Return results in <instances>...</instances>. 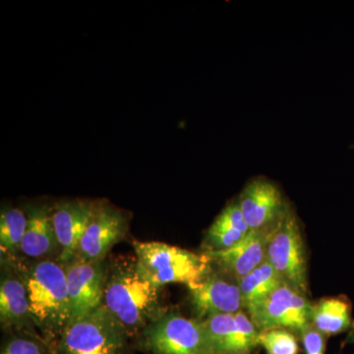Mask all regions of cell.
<instances>
[{"mask_svg": "<svg viewBox=\"0 0 354 354\" xmlns=\"http://www.w3.org/2000/svg\"><path fill=\"white\" fill-rule=\"evenodd\" d=\"M15 267L27 290L35 326L41 337L57 348L71 323L66 268L58 260H32L23 256L1 255Z\"/></svg>", "mask_w": 354, "mask_h": 354, "instance_id": "cell-1", "label": "cell"}, {"mask_svg": "<svg viewBox=\"0 0 354 354\" xmlns=\"http://www.w3.org/2000/svg\"><path fill=\"white\" fill-rule=\"evenodd\" d=\"M160 290L142 269L136 256H120L106 267L102 305L122 326L129 339H136L165 311L160 305Z\"/></svg>", "mask_w": 354, "mask_h": 354, "instance_id": "cell-2", "label": "cell"}, {"mask_svg": "<svg viewBox=\"0 0 354 354\" xmlns=\"http://www.w3.org/2000/svg\"><path fill=\"white\" fill-rule=\"evenodd\" d=\"M139 264L158 288L169 283H184L189 288L202 281L212 268L206 254L191 252L162 242L132 243Z\"/></svg>", "mask_w": 354, "mask_h": 354, "instance_id": "cell-3", "label": "cell"}, {"mask_svg": "<svg viewBox=\"0 0 354 354\" xmlns=\"http://www.w3.org/2000/svg\"><path fill=\"white\" fill-rule=\"evenodd\" d=\"M129 337L104 305L69 324L55 354H129Z\"/></svg>", "mask_w": 354, "mask_h": 354, "instance_id": "cell-4", "label": "cell"}, {"mask_svg": "<svg viewBox=\"0 0 354 354\" xmlns=\"http://www.w3.org/2000/svg\"><path fill=\"white\" fill-rule=\"evenodd\" d=\"M136 344L151 354H215L202 321L167 310L142 330Z\"/></svg>", "mask_w": 354, "mask_h": 354, "instance_id": "cell-5", "label": "cell"}, {"mask_svg": "<svg viewBox=\"0 0 354 354\" xmlns=\"http://www.w3.org/2000/svg\"><path fill=\"white\" fill-rule=\"evenodd\" d=\"M267 260L286 283L306 295V253L297 216L292 208L288 209L270 239Z\"/></svg>", "mask_w": 354, "mask_h": 354, "instance_id": "cell-6", "label": "cell"}, {"mask_svg": "<svg viewBox=\"0 0 354 354\" xmlns=\"http://www.w3.org/2000/svg\"><path fill=\"white\" fill-rule=\"evenodd\" d=\"M312 305L306 295L283 283L246 310L259 330L286 329L300 334L312 323Z\"/></svg>", "mask_w": 354, "mask_h": 354, "instance_id": "cell-7", "label": "cell"}, {"mask_svg": "<svg viewBox=\"0 0 354 354\" xmlns=\"http://www.w3.org/2000/svg\"><path fill=\"white\" fill-rule=\"evenodd\" d=\"M188 288L198 320L221 314H234L245 309L239 281L220 268H211L199 283Z\"/></svg>", "mask_w": 354, "mask_h": 354, "instance_id": "cell-8", "label": "cell"}, {"mask_svg": "<svg viewBox=\"0 0 354 354\" xmlns=\"http://www.w3.org/2000/svg\"><path fill=\"white\" fill-rule=\"evenodd\" d=\"M236 200L250 230L276 227L291 208L279 186L266 177L251 179Z\"/></svg>", "mask_w": 354, "mask_h": 354, "instance_id": "cell-9", "label": "cell"}, {"mask_svg": "<svg viewBox=\"0 0 354 354\" xmlns=\"http://www.w3.org/2000/svg\"><path fill=\"white\" fill-rule=\"evenodd\" d=\"M106 267V260L95 262L72 260L65 264L71 305V322L102 306Z\"/></svg>", "mask_w": 354, "mask_h": 354, "instance_id": "cell-10", "label": "cell"}, {"mask_svg": "<svg viewBox=\"0 0 354 354\" xmlns=\"http://www.w3.org/2000/svg\"><path fill=\"white\" fill-rule=\"evenodd\" d=\"M127 230L128 221L120 209L97 204L73 260L84 262L106 260L111 248L124 239Z\"/></svg>", "mask_w": 354, "mask_h": 354, "instance_id": "cell-11", "label": "cell"}, {"mask_svg": "<svg viewBox=\"0 0 354 354\" xmlns=\"http://www.w3.org/2000/svg\"><path fill=\"white\" fill-rule=\"evenodd\" d=\"M215 354L248 353L259 346L260 330L243 311L202 321Z\"/></svg>", "mask_w": 354, "mask_h": 354, "instance_id": "cell-12", "label": "cell"}, {"mask_svg": "<svg viewBox=\"0 0 354 354\" xmlns=\"http://www.w3.org/2000/svg\"><path fill=\"white\" fill-rule=\"evenodd\" d=\"M1 265L0 322L2 329L6 332L21 330L39 333L32 320L29 297L22 279L6 258H1Z\"/></svg>", "mask_w": 354, "mask_h": 354, "instance_id": "cell-13", "label": "cell"}, {"mask_svg": "<svg viewBox=\"0 0 354 354\" xmlns=\"http://www.w3.org/2000/svg\"><path fill=\"white\" fill-rule=\"evenodd\" d=\"M278 225L268 230H250L239 243L232 248L206 251L205 254L213 264L236 281H241L267 259L268 245Z\"/></svg>", "mask_w": 354, "mask_h": 354, "instance_id": "cell-14", "label": "cell"}, {"mask_svg": "<svg viewBox=\"0 0 354 354\" xmlns=\"http://www.w3.org/2000/svg\"><path fill=\"white\" fill-rule=\"evenodd\" d=\"M97 204L74 200L59 203L51 209V220L60 248L59 262L67 264L75 257Z\"/></svg>", "mask_w": 354, "mask_h": 354, "instance_id": "cell-15", "label": "cell"}, {"mask_svg": "<svg viewBox=\"0 0 354 354\" xmlns=\"http://www.w3.org/2000/svg\"><path fill=\"white\" fill-rule=\"evenodd\" d=\"M59 244L51 220V209L34 208L28 215V225L21 244L20 256L32 260H58Z\"/></svg>", "mask_w": 354, "mask_h": 354, "instance_id": "cell-16", "label": "cell"}, {"mask_svg": "<svg viewBox=\"0 0 354 354\" xmlns=\"http://www.w3.org/2000/svg\"><path fill=\"white\" fill-rule=\"evenodd\" d=\"M250 232L237 200L228 203L206 234V251H221L239 243Z\"/></svg>", "mask_w": 354, "mask_h": 354, "instance_id": "cell-17", "label": "cell"}, {"mask_svg": "<svg viewBox=\"0 0 354 354\" xmlns=\"http://www.w3.org/2000/svg\"><path fill=\"white\" fill-rule=\"evenodd\" d=\"M311 322L327 337L348 332L353 327V306L344 297L322 298L312 305Z\"/></svg>", "mask_w": 354, "mask_h": 354, "instance_id": "cell-18", "label": "cell"}, {"mask_svg": "<svg viewBox=\"0 0 354 354\" xmlns=\"http://www.w3.org/2000/svg\"><path fill=\"white\" fill-rule=\"evenodd\" d=\"M283 283L285 281L279 276L269 261L266 259L262 264L239 281L245 309L264 299Z\"/></svg>", "mask_w": 354, "mask_h": 354, "instance_id": "cell-19", "label": "cell"}, {"mask_svg": "<svg viewBox=\"0 0 354 354\" xmlns=\"http://www.w3.org/2000/svg\"><path fill=\"white\" fill-rule=\"evenodd\" d=\"M28 225V216L18 208L2 209L0 216L1 255L20 256L21 244Z\"/></svg>", "mask_w": 354, "mask_h": 354, "instance_id": "cell-20", "label": "cell"}, {"mask_svg": "<svg viewBox=\"0 0 354 354\" xmlns=\"http://www.w3.org/2000/svg\"><path fill=\"white\" fill-rule=\"evenodd\" d=\"M0 354H55L39 333L14 330L6 332Z\"/></svg>", "mask_w": 354, "mask_h": 354, "instance_id": "cell-21", "label": "cell"}, {"mask_svg": "<svg viewBox=\"0 0 354 354\" xmlns=\"http://www.w3.org/2000/svg\"><path fill=\"white\" fill-rule=\"evenodd\" d=\"M259 346L268 354H298L299 351L295 335L286 329L260 330Z\"/></svg>", "mask_w": 354, "mask_h": 354, "instance_id": "cell-22", "label": "cell"}, {"mask_svg": "<svg viewBox=\"0 0 354 354\" xmlns=\"http://www.w3.org/2000/svg\"><path fill=\"white\" fill-rule=\"evenodd\" d=\"M302 342H304L305 353L306 354H325L326 337L327 335L317 329L313 324H310L301 333Z\"/></svg>", "mask_w": 354, "mask_h": 354, "instance_id": "cell-23", "label": "cell"}, {"mask_svg": "<svg viewBox=\"0 0 354 354\" xmlns=\"http://www.w3.org/2000/svg\"><path fill=\"white\" fill-rule=\"evenodd\" d=\"M239 354H247V353H239Z\"/></svg>", "mask_w": 354, "mask_h": 354, "instance_id": "cell-24", "label": "cell"}, {"mask_svg": "<svg viewBox=\"0 0 354 354\" xmlns=\"http://www.w3.org/2000/svg\"><path fill=\"white\" fill-rule=\"evenodd\" d=\"M353 148H354V145L353 146Z\"/></svg>", "mask_w": 354, "mask_h": 354, "instance_id": "cell-25", "label": "cell"}]
</instances>
